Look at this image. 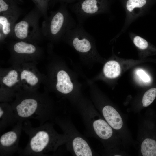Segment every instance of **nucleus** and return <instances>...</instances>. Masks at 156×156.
<instances>
[{"label":"nucleus","instance_id":"nucleus-13","mask_svg":"<svg viewBox=\"0 0 156 156\" xmlns=\"http://www.w3.org/2000/svg\"><path fill=\"white\" fill-rule=\"evenodd\" d=\"M72 146L74 151L77 156L92 155L91 149L87 142L81 137L75 138L73 140Z\"/></svg>","mask_w":156,"mask_h":156},{"label":"nucleus","instance_id":"nucleus-10","mask_svg":"<svg viewBox=\"0 0 156 156\" xmlns=\"http://www.w3.org/2000/svg\"><path fill=\"white\" fill-rule=\"evenodd\" d=\"M103 116L108 124L113 129H120L123 125L122 118L117 111L109 105L104 107L102 109Z\"/></svg>","mask_w":156,"mask_h":156},{"label":"nucleus","instance_id":"nucleus-11","mask_svg":"<svg viewBox=\"0 0 156 156\" xmlns=\"http://www.w3.org/2000/svg\"><path fill=\"white\" fill-rule=\"evenodd\" d=\"M56 88L58 92L66 94L70 93L73 88V85L68 74L64 70H59L57 74Z\"/></svg>","mask_w":156,"mask_h":156},{"label":"nucleus","instance_id":"nucleus-5","mask_svg":"<svg viewBox=\"0 0 156 156\" xmlns=\"http://www.w3.org/2000/svg\"><path fill=\"white\" fill-rule=\"evenodd\" d=\"M77 25L66 7H62L52 15L49 25L50 36L54 40L64 37L68 31Z\"/></svg>","mask_w":156,"mask_h":156},{"label":"nucleus","instance_id":"nucleus-18","mask_svg":"<svg viewBox=\"0 0 156 156\" xmlns=\"http://www.w3.org/2000/svg\"><path fill=\"white\" fill-rule=\"evenodd\" d=\"M156 97V88H151L146 91L144 95L142 103L144 107H147L153 101Z\"/></svg>","mask_w":156,"mask_h":156},{"label":"nucleus","instance_id":"nucleus-8","mask_svg":"<svg viewBox=\"0 0 156 156\" xmlns=\"http://www.w3.org/2000/svg\"><path fill=\"white\" fill-rule=\"evenodd\" d=\"M13 64L36 62L37 48L32 43L23 41L18 42L13 46Z\"/></svg>","mask_w":156,"mask_h":156},{"label":"nucleus","instance_id":"nucleus-20","mask_svg":"<svg viewBox=\"0 0 156 156\" xmlns=\"http://www.w3.org/2000/svg\"><path fill=\"white\" fill-rule=\"evenodd\" d=\"M136 73L144 82H147L150 81V79L149 76L142 69L138 70L136 72Z\"/></svg>","mask_w":156,"mask_h":156},{"label":"nucleus","instance_id":"nucleus-3","mask_svg":"<svg viewBox=\"0 0 156 156\" xmlns=\"http://www.w3.org/2000/svg\"><path fill=\"white\" fill-rule=\"evenodd\" d=\"M0 82V102L12 101L16 94L21 90L18 64L1 69Z\"/></svg>","mask_w":156,"mask_h":156},{"label":"nucleus","instance_id":"nucleus-4","mask_svg":"<svg viewBox=\"0 0 156 156\" xmlns=\"http://www.w3.org/2000/svg\"><path fill=\"white\" fill-rule=\"evenodd\" d=\"M70 8L78 23L83 25L88 18L108 13L109 10L107 0H80L72 5Z\"/></svg>","mask_w":156,"mask_h":156},{"label":"nucleus","instance_id":"nucleus-22","mask_svg":"<svg viewBox=\"0 0 156 156\" xmlns=\"http://www.w3.org/2000/svg\"><path fill=\"white\" fill-rule=\"evenodd\" d=\"M63 1H65L67 3H72L77 0H61Z\"/></svg>","mask_w":156,"mask_h":156},{"label":"nucleus","instance_id":"nucleus-9","mask_svg":"<svg viewBox=\"0 0 156 156\" xmlns=\"http://www.w3.org/2000/svg\"><path fill=\"white\" fill-rule=\"evenodd\" d=\"M18 122L11 104L2 102L0 104V132L9 127L15 125Z\"/></svg>","mask_w":156,"mask_h":156},{"label":"nucleus","instance_id":"nucleus-12","mask_svg":"<svg viewBox=\"0 0 156 156\" xmlns=\"http://www.w3.org/2000/svg\"><path fill=\"white\" fill-rule=\"evenodd\" d=\"M93 127L96 135L101 138L107 139L111 137L113 131L111 126L105 120L99 119L94 121Z\"/></svg>","mask_w":156,"mask_h":156},{"label":"nucleus","instance_id":"nucleus-15","mask_svg":"<svg viewBox=\"0 0 156 156\" xmlns=\"http://www.w3.org/2000/svg\"><path fill=\"white\" fill-rule=\"evenodd\" d=\"M141 151L143 156H156V142L150 138H146L143 142Z\"/></svg>","mask_w":156,"mask_h":156},{"label":"nucleus","instance_id":"nucleus-17","mask_svg":"<svg viewBox=\"0 0 156 156\" xmlns=\"http://www.w3.org/2000/svg\"><path fill=\"white\" fill-rule=\"evenodd\" d=\"M129 36L135 46L141 51H146L149 48L150 46L148 42L139 35L133 33H129Z\"/></svg>","mask_w":156,"mask_h":156},{"label":"nucleus","instance_id":"nucleus-23","mask_svg":"<svg viewBox=\"0 0 156 156\" xmlns=\"http://www.w3.org/2000/svg\"><path fill=\"white\" fill-rule=\"evenodd\" d=\"M114 156H120L121 155H115Z\"/></svg>","mask_w":156,"mask_h":156},{"label":"nucleus","instance_id":"nucleus-19","mask_svg":"<svg viewBox=\"0 0 156 156\" xmlns=\"http://www.w3.org/2000/svg\"><path fill=\"white\" fill-rule=\"evenodd\" d=\"M0 25L3 33L8 35L11 31V24L7 18L2 15L0 16Z\"/></svg>","mask_w":156,"mask_h":156},{"label":"nucleus","instance_id":"nucleus-7","mask_svg":"<svg viewBox=\"0 0 156 156\" xmlns=\"http://www.w3.org/2000/svg\"><path fill=\"white\" fill-rule=\"evenodd\" d=\"M23 122L18 121L10 131L0 138V156H9L18 152Z\"/></svg>","mask_w":156,"mask_h":156},{"label":"nucleus","instance_id":"nucleus-2","mask_svg":"<svg viewBox=\"0 0 156 156\" xmlns=\"http://www.w3.org/2000/svg\"><path fill=\"white\" fill-rule=\"evenodd\" d=\"M10 104L18 121L34 119L42 125L53 119V107L45 92L21 90Z\"/></svg>","mask_w":156,"mask_h":156},{"label":"nucleus","instance_id":"nucleus-16","mask_svg":"<svg viewBox=\"0 0 156 156\" xmlns=\"http://www.w3.org/2000/svg\"><path fill=\"white\" fill-rule=\"evenodd\" d=\"M29 23L26 21L23 20L18 22L14 29L16 37L21 40L27 38L29 34Z\"/></svg>","mask_w":156,"mask_h":156},{"label":"nucleus","instance_id":"nucleus-6","mask_svg":"<svg viewBox=\"0 0 156 156\" xmlns=\"http://www.w3.org/2000/svg\"><path fill=\"white\" fill-rule=\"evenodd\" d=\"M18 64L21 90H37L41 84L45 83V76L40 73L36 62H30Z\"/></svg>","mask_w":156,"mask_h":156},{"label":"nucleus","instance_id":"nucleus-1","mask_svg":"<svg viewBox=\"0 0 156 156\" xmlns=\"http://www.w3.org/2000/svg\"><path fill=\"white\" fill-rule=\"evenodd\" d=\"M22 128L29 140L25 147L18 151L21 156H47L48 153L55 151L68 140L66 135L57 133L53 124L48 122L34 127L27 120L23 122Z\"/></svg>","mask_w":156,"mask_h":156},{"label":"nucleus","instance_id":"nucleus-21","mask_svg":"<svg viewBox=\"0 0 156 156\" xmlns=\"http://www.w3.org/2000/svg\"><path fill=\"white\" fill-rule=\"evenodd\" d=\"M8 9V5L3 0H0V12L7 11Z\"/></svg>","mask_w":156,"mask_h":156},{"label":"nucleus","instance_id":"nucleus-14","mask_svg":"<svg viewBox=\"0 0 156 156\" xmlns=\"http://www.w3.org/2000/svg\"><path fill=\"white\" fill-rule=\"evenodd\" d=\"M103 72L106 77L110 78L118 77L120 73V67L119 64L114 60L107 62L105 65Z\"/></svg>","mask_w":156,"mask_h":156}]
</instances>
